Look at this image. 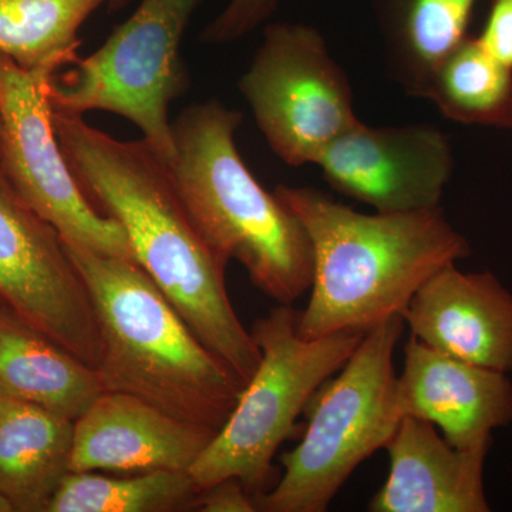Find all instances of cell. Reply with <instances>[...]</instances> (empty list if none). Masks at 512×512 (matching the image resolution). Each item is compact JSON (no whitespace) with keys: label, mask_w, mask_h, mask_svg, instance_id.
<instances>
[{"label":"cell","mask_w":512,"mask_h":512,"mask_svg":"<svg viewBox=\"0 0 512 512\" xmlns=\"http://www.w3.org/2000/svg\"><path fill=\"white\" fill-rule=\"evenodd\" d=\"M52 120L84 194L119 222L134 261L195 336L247 384L261 362V350L229 299V261L202 237L168 164L144 138L117 140L83 116L55 110Z\"/></svg>","instance_id":"1"},{"label":"cell","mask_w":512,"mask_h":512,"mask_svg":"<svg viewBox=\"0 0 512 512\" xmlns=\"http://www.w3.org/2000/svg\"><path fill=\"white\" fill-rule=\"evenodd\" d=\"M275 194L302 222L313 251L311 298L298 333L318 339L366 332L400 315L431 275L471 254L441 208L362 214L312 187Z\"/></svg>","instance_id":"2"},{"label":"cell","mask_w":512,"mask_h":512,"mask_svg":"<svg viewBox=\"0 0 512 512\" xmlns=\"http://www.w3.org/2000/svg\"><path fill=\"white\" fill-rule=\"evenodd\" d=\"M63 244L96 311L104 392L133 394L218 433L245 383L195 336L136 261Z\"/></svg>","instance_id":"3"},{"label":"cell","mask_w":512,"mask_h":512,"mask_svg":"<svg viewBox=\"0 0 512 512\" xmlns=\"http://www.w3.org/2000/svg\"><path fill=\"white\" fill-rule=\"evenodd\" d=\"M242 113L221 101L185 107L173 121L171 175L212 249L244 266L256 288L292 305L311 289V239L299 218L258 183L239 154Z\"/></svg>","instance_id":"4"},{"label":"cell","mask_w":512,"mask_h":512,"mask_svg":"<svg viewBox=\"0 0 512 512\" xmlns=\"http://www.w3.org/2000/svg\"><path fill=\"white\" fill-rule=\"evenodd\" d=\"M404 326L396 315L366 330L339 375L320 387L305 436L282 454L284 476L256 498L258 511L325 512L353 471L387 447L402 420L393 357Z\"/></svg>","instance_id":"5"},{"label":"cell","mask_w":512,"mask_h":512,"mask_svg":"<svg viewBox=\"0 0 512 512\" xmlns=\"http://www.w3.org/2000/svg\"><path fill=\"white\" fill-rule=\"evenodd\" d=\"M261 362L224 426L190 468L200 490L237 478L256 498L265 494L276 451L299 414L362 342L365 332L345 330L318 339L298 333V312L278 305L254 323Z\"/></svg>","instance_id":"6"},{"label":"cell","mask_w":512,"mask_h":512,"mask_svg":"<svg viewBox=\"0 0 512 512\" xmlns=\"http://www.w3.org/2000/svg\"><path fill=\"white\" fill-rule=\"evenodd\" d=\"M202 2L141 0L96 52L49 77L52 110L74 116L117 114L136 124L170 164L175 153L170 106L190 84L181 43Z\"/></svg>","instance_id":"7"},{"label":"cell","mask_w":512,"mask_h":512,"mask_svg":"<svg viewBox=\"0 0 512 512\" xmlns=\"http://www.w3.org/2000/svg\"><path fill=\"white\" fill-rule=\"evenodd\" d=\"M266 143L285 164H316L323 151L357 126L345 70L318 30L272 23L238 83Z\"/></svg>","instance_id":"8"},{"label":"cell","mask_w":512,"mask_h":512,"mask_svg":"<svg viewBox=\"0 0 512 512\" xmlns=\"http://www.w3.org/2000/svg\"><path fill=\"white\" fill-rule=\"evenodd\" d=\"M50 76L0 55V170L63 241L134 261L124 229L94 207L67 164L53 126Z\"/></svg>","instance_id":"9"},{"label":"cell","mask_w":512,"mask_h":512,"mask_svg":"<svg viewBox=\"0 0 512 512\" xmlns=\"http://www.w3.org/2000/svg\"><path fill=\"white\" fill-rule=\"evenodd\" d=\"M0 306L97 370L99 322L89 289L59 232L0 170Z\"/></svg>","instance_id":"10"},{"label":"cell","mask_w":512,"mask_h":512,"mask_svg":"<svg viewBox=\"0 0 512 512\" xmlns=\"http://www.w3.org/2000/svg\"><path fill=\"white\" fill-rule=\"evenodd\" d=\"M326 183L376 212L440 207L454 171L450 140L430 124L370 127L360 121L316 161Z\"/></svg>","instance_id":"11"},{"label":"cell","mask_w":512,"mask_h":512,"mask_svg":"<svg viewBox=\"0 0 512 512\" xmlns=\"http://www.w3.org/2000/svg\"><path fill=\"white\" fill-rule=\"evenodd\" d=\"M397 407L402 419L439 427L450 446L491 448L494 431L512 424V382L507 373L443 355L410 335Z\"/></svg>","instance_id":"12"},{"label":"cell","mask_w":512,"mask_h":512,"mask_svg":"<svg viewBox=\"0 0 512 512\" xmlns=\"http://www.w3.org/2000/svg\"><path fill=\"white\" fill-rule=\"evenodd\" d=\"M215 434L133 394L103 392L74 421L70 471H190Z\"/></svg>","instance_id":"13"},{"label":"cell","mask_w":512,"mask_h":512,"mask_svg":"<svg viewBox=\"0 0 512 512\" xmlns=\"http://www.w3.org/2000/svg\"><path fill=\"white\" fill-rule=\"evenodd\" d=\"M403 320L410 335L443 355L512 372V293L493 272L443 266L414 293Z\"/></svg>","instance_id":"14"},{"label":"cell","mask_w":512,"mask_h":512,"mask_svg":"<svg viewBox=\"0 0 512 512\" xmlns=\"http://www.w3.org/2000/svg\"><path fill=\"white\" fill-rule=\"evenodd\" d=\"M390 471L370 512H488L484 464L490 448L460 450L427 421L403 417L387 444Z\"/></svg>","instance_id":"15"},{"label":"cell","mask_w":512,"mask_h":512,"mask_svg":"<svg viewBox=\"0 0 512 512\" xmlns=\"http://www.w3.org/2000/svg\"><path fill=\"white\" fill-rule=\"evenodd\" d=\"M0 389L76 421L104 392L94 367L0 306Z\"/></svg>","instance_id":"16"},{"label":"cell","mask_w":512,"mask_h":512,"mask_svg":"<svg viewBox=\"0 0 512 512\" xmlns=\"http://www.w3.org/2000/svg\"><path fill=\"white\" fill-rule=\"evenodd\" d=\"M73 421L12 400L0 414V494L15 512H47L67 473Z\"/></svg>","instance_id":"17"},{"label":"cell","mask_w":512,"mask_h":512,"mask_svg":"<svg viewBox=\"0 0 512 512\" xmlns=\"http://www.w3.org/2000/svg\"><path fill=\"white\" fill-rule=\"evenodd\" d=\"M477 0H373L394 82L423 99L434 70L468 35Z\"/></svg>","instance_id":"18"},{"label":"cell","mask_w":512,"mask_h":512,"mask_svg":"<svg viewBox=\"0 0 512 512\" xmlns=\"http://www.w3.org/2000/svg\"><path fill=\"white\" fill-rule=\"evenodd\" d=\"M423 99L467 126L512 130V70L467 35L434 70Z\"/></svg>","instance_id":"19"},{"label":"cell","mask_w":512,"mask_h":512,"mask_svg":"<svg viewBox=\"0 0 512 512\" xmlns=\"http://www.w3.org/2000/svg\"><path fill=\"white\" fill-rule=\"evenodd\" d=\"M107 0H0V55L55 74L80 59L83 23Z\"/></svg>","instance_id":"20"},{"label":"cell","mask_w":512,"mask_h":512,"mask_svg":"<svg viewBox=\"0 0 512 512\" xmlns=\"http://www.w3.org/2000/svg\"><path fill=\"white\" fill-rule=\"evenodd\" d=\"M201 493L188 471H153L126 478L96 471L66 474L47 512H173L194 510Z\"/></svg>","instance_id":"21"},{"label":"cell","mask_w":512,"mask_h":512,"mask_svg":"<svg viewBox=\"0 0 512 512\" xmlns=\"http://www.w3.org/2000/svg\"><path fill=\"white\" fill-rule=\"evenodd\" d=\"M281 0H229L217 18L202 30L200 40L207 45H228L244 39L271 18Z\"/></svg>","instance_id":"22"},{"label":"cell","mask_w":512,"mask_h":512,"mask_svg":"<svg viewBox=\"0 0 512 512\" xmlns=\"http://www.w3.org/2000/svg\"><path fill=\"white\" fill-rule=\"evenodd\" d=\"M477 37L491 56L512 70V0H493L483 32Z\"/></svg>","instance_id":"23"},{"label":"cell","mask_w":512,"mask_h":512,"mask_svg":"<svg viewBox=\"0 0 512 512\" xmlns=\"http://www.w3.org/2000/svg\"><path fill=\"white\" fill-rule=\"evenodd\" d=\"M194 510L202 512H255V498L237 478H227L204 488L198 494Z\"/></svg>","instance_id":"24"},{"label":"cell","mask_w":512,"mask_h":512,"mask_svg":"<svg viewBox=\"0 0 512 512\" xmlns=\"http://www.w3.org/2000/svg\"><path fill=\"white\" fill-rule=\"evenodd\" d=\"M0 512H15V507L6 495L0 494Z\"/></svg>","instance_id":"25"},{"label":"cell","mask_w":512,"mask_h":512,"mask_svg":"<svg viewBox=\"0 0 512 512\" xmlns=\"http://www.w3.org/2000/svg\"><path fill=\"white\" fill-rule=\"evenodd\" d=\"M130 2L131 0H107L110 10H119L124 8V6H127Z\"/></svg>","instance_id":"26"},{"label":"cell","mask_w":512,"mask_h":512,"mask_svg":"<svg viewBox=\"0 0 512 512\" xmlns=\"http://www.w3.org/2000/svg\"><path fill=\"white\" fill-rule=\"evenodd\" d=\"M10 402H12V399H10L8 394H6L5 392H3L2 389H0V414L3 413V410H5L6 407H8V404Z\"/></svg>","instance_id":"27"}]
</instances>
